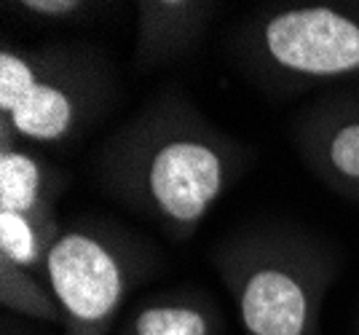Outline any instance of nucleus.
Segmentation results:
<instances>
[{
    "label": "nucleus",
    "mask_w": 359,
    "mask_h": 335,
    "mask_svg": "<svg viewBox=\"0 0 359 335\" xmlns=\"http://www.w3.org/2000/svg\"><path fill=\"white\" fill-rule=\"evenodd\" d=\"M250 151L169 86L140 105L91 156L97 185L185 244L236 185Z\"/></svg>",
    "instance_id": "f257e3e1"
},
{
    "label": "nucleus",
    "mask_w": 359,
    "mask_h": 335,
    "mask_svg": "<svg viewBox=\"0 0 359 335\" xmlns=\"http://www.w3.org/2000/svg\"><path fill=\"white\" fill-rule=\"evenodd\" d=\"M244 335H319L341 271L335 249L285 223L241 228L210 252Z\"/></svg>",
    "instance_id": "f03ea898"
},
{
    "label": "nucleus",
    "mask_w": 359,
    "mask_h": 335,
    "mask_svg": "<svg viewBox=\"0 0 359 335\" xmlns=\"http://www.w3.org/2000/svg\"><path fill=\"white\" fill-rule=\"evenodd\" d=\"M231 51L269 92L359 86V0L260 6L241 19Z\"/></svg>",
    "instance_id": "7ed1b4c3"
},
{
    "label": "nucleus",
    "mask_w": 359,
    "mask_h": 335,
    "mask_svg": "<svg viewBox=\"0 0 359 335\" xmlns=\"http://www.w3.org/2000/svg\"><path fill=\"white\" fill-rule=\"evenodd\" d=\"M113 97L105 54L81 43L0 48V142L60 148L78 139Z\"/></svg>",
    "instance_id": "20e7f679"
},
{
    "label": "nucleus",
    "mask_w": 359,
    "mask_h": 335,
    "mask_svg": "<svg viewBox=\"0 0 359 335\" xmlns=\"http://www.w3.org/2000/svg\"><path fill=\"white\" fill-rule=\"evenodd\" d=\"M153 268L148 244L113 220L65 223L48 252L46 282L65 335H113L129 292Z\"/></svg>",
    "instance_id": "39448f33"
},
{
    "label": "nucleus",
    "mask_w": 359,
    "mask_h": 335,
    "mask_svg": "<svg viewBox=\"0 0 359 335\" xmlns=\"http://www.w3.org/2000/svg\"><path fill=\"white\" fill-rule=\"evenodd\" d=\"M290 137L319 183L359 204V86L316 92L295 113Z\"/></svg>",
    "instance_id": "423d86ee"
},
{
    "label": "nucleus",
    "mask_w": 359,
    "mask_h": 335,
    "mask_svg": "<svg viewBox=\"0 0 359 335\" xmlns=\"http://www.w3.org/2000/svg\"><path fill=\"white\" fill-rule=\"evenodd\" d=\"M223 6L210 0H137L135 70L150 73L185 60Z\"/></svg>",
    "instance_id": "0eeeda50"
},
{
    "label": "nucleus",
    "mask_w": 359,
    "mask_h": 335,
    "mask_svg": "<svg viewBox=\"0 0 359 335\" xmlns=\"http://www.w3.org/2000/svg\"><path fill=\"white\" fill-rule=\"evenodd\" d=\"M67 185L65 172L22 142H0V210L57 214V198Z\"/></svg>",
    "instance_id": "6e6552de"
},
{
    "label": "nucleus",
    "mask_w": 359,
    "mask_h": 335,
    "mask_svg": "<svg viewBox=\"0 0 359 335\" xmlns=\"http://www.w3.org/2000/svg\"><path fill=\"white\" fill-rule=\"evenodd\" d=\"M223 317L198 289L156 292L118 322L113 335H220Z\"/></svg>",
    "instance_id": "1a4fd4ad"
},
{
    "label": "nucleus",
    "mask_w": 359,
    "mask_h": 335,
    "mask_svg": "<svg viewBox=\"0 0 359 335\" xmlns=\"http://www.w3.org/2000/svg\"><path fill=\"white\" fill-rule=\"evenodd\" d=\"M62 223L57 214H25L0 210V258L22 266L25 271L46 279L48 252L60 239Z\"/></svg>",
    "instance_id": "9d476101"
},
{
    "label": "nucleus",
    "mask_w": 359,
    "mask_h": 335,
    "mask_svg": "<svg viewBox=\"0 0 359 335\" xmlns=\"http://www.w3.org/2000/svg\"><path fill=\"white\" fill-rule=\"evenodd\" d=\"M0 303L22 317L62 324V308L48 282L6 258H0Z\"/></svg>",
    "instance_id": "9b49d317"
},
{
    "label": "nucleus",
    "mask_w": 359,
    "mask_h": 335,
    "mask_svg": "<svg viewBox=\"0 0 359 335\" xmlns=\"http://www.w3.org/2000/svg\"><path fill=\"white\" fill-rule=\"evenodd\" d=\"M14 14L27 16L32 22H46V25H73L81 22L100 8L97 3L86 0H19V3H3Z\"/></svg>",
    "instance_id": "f8f14e48"
},
{
    "label": "nucleus",
    "mask_w": 359,
    "mask_h": 335,
    "mask_svg": "<svg viewBox=\"0 0 359 335\" xmlns=\"http://www.w3.org/2000/svg\"><path fill=\"white\" fill-rule=\"evenodd\" d=\"M354 335H359V303H357V317H354Z\"/></svg>",
    "instance_id": "ddd939ff"
},
{
    "label": "nucleus",
    "mask_w": 359,
    "mask_h": 335,
    "mask_svg": "<svg viewBox=\"0 0 359 335\" xmlns=\"http://www.w3.org/2000/svg\"><path fill=\"white\" fill-rule=\"evenodd\" d=\"M3 335H16V333H11V330H6V333H3Z\"/></svg>",
    "instance_id": "4468645a"
}]
</instances>
